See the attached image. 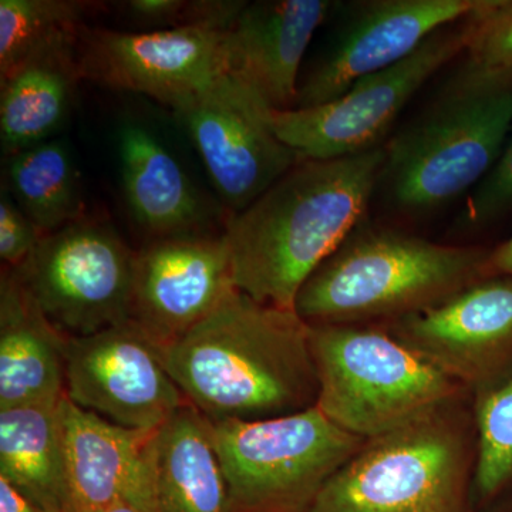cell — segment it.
I'll return each instance as SVG.
<instances>
[{
  "label": "cell",
  "mask_w": 512,
  "mask_h": 512,
  "mask_svg": "<svg viewBox=\"0 0 512 512\" xmlns=\"http://www.w3.org/2000/svg\"><path fill=\"white\" fill-rule=\"evenodd\" d=\"M0 512H55L40 507L19 493L5 478H0Z\"/></svg>",
  "instance_id": "f546056e"
},
{
  "label": "cell",
  "mask_w": 512,
  "mask_h": 512,
  "mask_svg": "<svg viewBox=\"0 0 512 512\" xmlns=\"http://www.w3.org/2000/svg\"><path fill=\"white\" fill-rule=\"evenodd\" d=\"M133 251L107 221L84 217L39 244L15 269L37 305L67 338L131 319Z\"/></svg>",
  "instance_id": "9c48e42d"
},
{
  "label": "cell",
  "mask_w": 512,
  "mask_h": 512,
  "mask_svg": "<svg viewBox=\"0 0 512 512\" xmlns=\"http://www.w3.org/2000/svg\"><path fill=\"white\" fill-rule=\"evenodd\" d=\"M383 161V146L302 160L247 208L228 214L222 234L239 291L295 311L302 285L365 220Z\"/></svg>",
  "instance_id": "6da1fadb"
},
{
  "label": "cell",
  "mask_w": 512,
  "mask_h": 512,
  "mask_svg": "<svg viewBox=\"0 0 512 512\" xmlns=\"http://www.w3.org/2000/svg\"><path fill=\"white\" fill-rule=\"evenodd\" d=\"M3 164V187L42 237L86 217L82 177L62 140L25 148Z\"/></svg>",
  "instance_id": "603a6c76"
},
{
  "label": "cell",
  "mask_w": 512,
  "mask_h": 512,
  "mask_svg": "<svg viewBox=\"0 0 512 512\" xmlns=\"http://www.w3.org/2000/svg\"><path fill=\"white\" fill-rule=\"evenodd\" d=\"M272 110L247 84L227 73L174 111L228 214L247 208L303 160L276 136Z\"/></svg>",
  "instance_id": "8fae6325"
},
{
  "label": "cell",
  "mask_w": 512,
  "mask_h": 512,
  "mask_svg": "<svg viewBox=\"0 0 512 512\" xmlns=\"http://www.w3.org/2000/svg\"><path fill=\"white\" fill-rule=\"evenodd\" d=\"M100 512H138L136 508L131 507L130 504L124 503V501H117L110 507H107L106 510Z\"/></svg>",
  "instance_id": "1f68e13d"
},
{
  "label": "cell",
  "mask_w": 512,
  "mask_h": 512,
  "mask_svg": "<svg viewBox=\"0 0 512 512\" xmlns=\"http://www.w3.org/2000/svg\"><path fill=\"white\" fill-rule=\"evenodd\" d=\"M490 269L493 275L508 276L512 279V237L491 251Z\"/></svg>",
  "instance_id": "4dcf8cb0"
},
{
  "label": "cell",
  "mask_w": 512,
  "mask_h": 512,
  "mask_svg": "<svg viewBox=\"0 0 512 512\" xmlns=\"http://www.w3.org/2000/svg\"><path fill=\"white\" fill-rule=\"evenodd\" d=\"M70 512H100L124 501L138 512H160L148 464L154 431L127 429L60 400Z\"/></svg>",
  "instance_id": "2e32d148"
},
{
  "label": "cell",
  "mask_w": 512,
  "mask_h": 512,
  "mask_svg": "<svg viewBox=\"0 0 512 512\" xmlns=\"http://www.w3.org/2000/svg\"><path fill=\"white\" fill-rule=\"evenodd\" d=\"M96 8L83 0H0V77L39 50L79 35Z\"/></svg>",
  "instance_id": "cb8c5ba5"
},
{
  "label": "cell",
  "mask_w": 512,
  "mask_h": 512,
  "mask_svg": "<svg viewBox=\"0 0 512 512\" xmlns=\"http://www.w3.org/2000/svg\"><path fill=\"white\" fill-rule=\"evenodd\" d=\"M474 394L473 490L490 498L512 483V375Z\"/></svg>",
  "instance_id": "d4e9b609"
},
{
  "label": "cell",
  "mask_w": 512,
  "mask_h": 512,
  "mask_svg": "<svg viewBox=\"0 0 512 512\" xmlns=\"http://www.w3.org/2000/svg\"><path fill=\"white\" fill-rule=\"evenodd\" d=\"M69 338L50 322L15 269L0 276V410L66 392Z\"/></svg>",
  "instance_id": "d6986e66"
},
{
  "label": "cell",
  "mask_w": 512,
  "mask_h": 512,
  "mask_svg": "<svg viewBox=\"0 0 512 512\" xmlns=\"http://www.w3.org/2000/svg\"><path fill=\"white\" fill-rule=\"evenodd\" d=\"M235 289L222 232L148 239L134 258L131 319L163 348L207 318Z\"/></svg>",
  "instance_id": "9a60e30c"
},
{
  "label": "cell",
  "mask_w": 512,
  "mask_h": 512,
  "mask_svg": "<svg viewBox=\"0 0 512 512\" xmlns=\"http://www.w3.org/2000/svg\"><path fill=\"white\" fill-rule=\"evenodd\" d=\"M232 512H306L366 440L318 406L254 421H211Z\"/></svg>",
  "instance_id": "52a82bcc"
},
{
  "label": "cell",
  "mask_w": 512,
  "mask_h": 512,
  "mask_svg": "<svg viewBox=\"0 0 512 512\" xmlns=\"http://www.w3.org/2000/svg\"><path fill=\"white\" fill-rule=\"evenodd\" d=\"M77 36L39 50L0 77L3 157L52 140L69 120L80 82Z\"/></svg>",
  "instance_id": "44dd1931"
},
{
  "label": "cell",
  "mask_w": 512,
  "mask_h": 512,
  "mask_svg": "<svg viewBox=\"0 0 512 512\" xmlns=\"http://www.w3.org/2000/svg\"><path fill=\"white\" fill-rule=\"evenodd\" d=\"M338 6L329 0L248 2L228 30L229 74L271 109H293L306 50Z\"/></svg>",
  "instance_id": "e0dca14e"
},
{
  "label": "cell",
  "mask_w": 512,
  "mask_h": 512,
  "mask_svg": "<svg viewBox=\"0 0 512 512\" xmlns=\"http://www.w3.org/2000/svg\"><path fill=\"white\" fill-rule=\"evenodd\" d=\"M480 10L437 30L412 55L359 80L339 99L309 109L272 110L276 136L303 160H332L382 147L380 141L414 94L463 55Z\"/></svg>",
  "instance_id": "ba28073f"
},
{
  "label": "cell",
  "mask_w": 512,
  "mask_h": 512,
  "mask_svg": "<svg viewBox=\"0 0 512 512\" xmlns=\"http://www.w3.org/2000/svg\"><path fill=\"white\" fill-rule=\"evenodd\" d=\"M64 394L111 423L147 431L188 403L165 367L161 346L133 319L69 339Z\"/></svg>",
  "instance_id": "7c38bea8"
},
{
  "label": "cell",
  "mask_w": 512,
  "mask_h": 512,
  "mask_svg": "<svg viewBox=\"0 0 512 512\" xmlns=\"http://www.w3.org/2000/svg\"><path fill=\"white\" fill-rule=\"evenodd\" d=\"M512 211V127L503 154L491 173L468 195V201L457 218L458 231L484 228Z\"/></svg>",
  "instance_id": "4316f807"
},
{
  "label": "cell",
  "mask_w": 512,
  "mask_h": 512,
  "mask_svg": "<svg viewBox=\"0 0 512 512\" xmlns=\"http://www.w3.org/2000/svg\"><path fill=\"white\" fill-rule=\"evenodd\" d=\"M416 355L473 393L512 365V279L491 275L424 311L382 323Z\"/></svg>",
  "instance_id": "4fadbf2b"
},
{
  "label": "cell",
  "mask_w": 512,
  "mask_h": 512,
  "mask_svg": "<svg viewBox=\"0 0 512 512\" xmlns=\"http://www.w3.org/2000/svg\"><path fill=\"white\" fill-rule=\"evenodd\" d=\"M42 235L5 187L0 195V259L3 268H19L35 251Z\"/></svg>",
  "instance_id": "83f0119b"
},
{
  "label": "cell",
  "mask_w": 512,
  "mask_h": 512,
  "mask_svg": "<svg viewBox=\"0 0 512 512\" xmlns=\"http://www.w3.org/2000/svg\"><path fill=\"white\" fill-rule=\"evenodd\" d=\"M60 400L0 410V478L40 507L70 512Z\"/></svg>",
  "instance_id": "7402d4cb"
},
{
  "label": "cell",
  "mask_w": 512,
  "mask_h": 512,
  "mask_svg": "<svg viewBox=\"0 0 512 512\" xmlns=\"http://www.w3.org/2000/svg\"><path fill=\"white\" fill-rule=\"evenodd\" d=\"M309 333L295 311L235 289L161 350L187 402L208 420L276 419L318 403Z\"/></svg>",
  "instance_id": "7a4b0ae2"
},
{
  "label": "cell",
  "mask_w": 512,
  "mask_h": 512,
  "mask_svg": "<svg viewBox=\"0 0 512 512\" xmlns=\"http://www.w3.org/2000/svg\"><path fill=\"white\" fill-rule=\"evenodd\" d=\"M446 89L512 84V0H488Z\"/></svg>",
  "instance_id": "484cf974"
},
{
  "label": "cell",
  "mask_w": 512,
  "mask_h": 512,
  "mask_svg": "<svg viewBox=\"0 0 512 512\" xmlns=\"http://www.w3.org/2000/svg\"><path fill=\"white\" fill-rule=\"evenodd\" d=\"M512 84L446 89L384 146L379 187L403 215H427L476 190L503 154Z\"/></svg>",
  "instance_id": "5b68a950"
},
{
  "label": "cell",
  "mask_w": 512,
  "mask_h": 512,
  "mask_svg": "<svg viewBox=\"0 0 512 512\" xmlns=\"http://www.w3.org/2000/svg\"><path fill=\"white\" fill-rule=\"evenodd\" d=\"M147 458L160 512H232L211 421L190 403L154 431Z\"/></svg>",
  "instance_id": "ffe728a7"
},
{
  "label": "cell",
  "mask_w": 512,
  "mask_h": 512,
  "mask_svg": "<svg viewBox=\"0 0 512 512\" xmlns=\"http://www.w3.org/2000/svg\"><path fill=\"white\" fill-rule=\"evenodd\" d=\"M76 63L80 80L144 94L177 111L229 73L228 32H121L84 25L76 40Z\"/></svg>",
  "instance_id": "30bf717a"
},
{
  "label": "cell",
  "mask_w": 512,
  "mask_h": 512,
  "mask_svg": "<svg viewBox=\"0 0 512 512\" xmlns=\"http://www.w3.org/2000/svg\"><path fill=\"white\" fill-rule=\"evenodd\" d=\"M124 16L146 30L192 28L194 0H127L119 3Z\"/></svg>",
  "instance_id": "f1b7e54d"
},
{
  "label": "cell",
  "mask_w": 512,
  "mask_h": 512,
  "mask_svg": "<svg viewBox=\"0 0 512 512\" xmlns=\"http://www.w3.org/2000/svg\"><path fill=\"white\" fill-rule=\"evenodd\" d=\"M319 380L316 406L363 440L413 423L466 389L380 325L309 326Z\"/></svg>",
  "instance_id": "8992f818"
},
{
  "label": "cell",
  "mask_w": 512,
  "mask_h": 512,
  "mask_svg": "<svg viewBox=\"0 0 512 512\" xmlns=\"http://www.w3.org/2000/svg\"><path fill=\"white\" fill-rule=\"evenodd\" d=\"M490 254L437 244L365 218L309 276L293 309L309 326L382 325L493 275Z\"/></svg>",
  "instance_id": "3957f363"
},
{
  "label": "cell",
  "mask_w": 512,
  "mask_h": 512,
  "mask_svg": "<svg viewBox=\"0 0 512 512\" xmlns=\"http://www.w3.org/2000/svg\"><path fill=\"white\" fill-rule=\"evenodd\" d=\"M117 147L128 210L148 239L214 232L215 211L156 133L127 121Z\"/></svg>",
  "instance_id": "ac0fdd59"
},
{
  "label": "cell",
  "mask_w": 512,
  "mask_h": 512,
  "mask_svg": "<svg viewBox=\"0 0 512 512\" xmlns=\"http://www.w3.org/2000/svg\"><path fill=\"white\" fill-rule=\"evenodd\" d=\"M474 461L460 399L366 440L306 512H470Z\"/></svg>",
  "instance_id": "277c9868"
},
{
  "label": "cell",
  "mask_w": 512,
  "mask_h": 512,
  "mask_svg": "<svg viewBox=\"0 0 512 512\" xmlns=\"http://www.w3.org/2000/svg\"><path fill=\"white\" fill-rule=\"evenodd\" d=\"M487 0H366L349 15L315 67L299 83L293 109L343 96L353 84L412 55L444 26L473 15Z\"/></svg>",
  "instance_id": "5bb4252c"
}]
</instances>
